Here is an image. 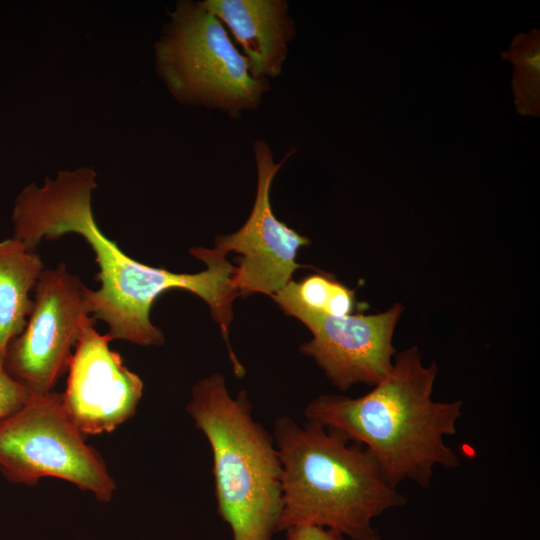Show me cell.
I'll list each match as a JSON object with an SVG mask.
<instances>
[{
    "mask_svg": "<svg viewBox=\"0 0 540 540\" xmlns=\"http://www.w3.org/2000/svg\"><path fill=\"white\" fill-rule=\"evenodd\" d=\"M97 186L89 168L61 171L43 186L30 184L17 196L13 213V237L34 251L43 239L76 233L92 248L99 267L97 290L87 289L92 317L108 326L111 340L141 346L164 343V334L150 319L154 301L170 289L188 290L202 298L219 324L229 346L232 304L239 296L233 283L236 267L219 250L195 247L191 254L207 269L194 273H174L143 264L120 249L98 227L91 206Z\"/></svg>",
    "mask_w": 540,
    "mask_h": 540,
    "instance_id": "6da1fadb",
    "label": "cell"
},
{
    "mask_svg": "<svg viewBox=\"0 0 540 540\" xmlns=\"http://www.w3.org/2000/svg\"><path fill=\"white\" fill-rule=\"evenodd\" d=\"M436 375V364L424 366L412 347L396 355L390 372L367 394L320 395L304 415L369 450L393 487L410 480L428 488L437 466L460 465L445 437L456 434L462 402L432 399Z\"/></svg>",
    "mask_w": 540,
    "mask_h": 540,
    "instance_id": "7a4b0ae2",
    "label": "cell"
},
{
    "mask_svg": "<svg viewBox=\"0 0 540 540\" xmlns=\"http://www.w3.org/2000/svg\"><path fill=\"white\" fill-rule=\"evenodd\" d=\"M273 439L282 465L277 532L313 524L352 540H380L372 520L406 502L369 450L316 422L301 426L281 416Z\"/></svg>",
    "mask_w": 540,
    "mask_h": 540,
    "instance_id": "3957f363",
    "label": "cell"
},
{
    "mask_svg": "<svg viewBox=\"0 0 540 540\" xmlns=\"http://www.w3.org/2000/svg\"><path fill=\"white\" fill-rule=\"evenodd\" d=\"M187 412L209 442L217 512L233 540H272L282 512V465L273 437L232 397L221 374L195 383Z\"/></svg>",
    "mask_w": 540,
    "mask_h": 540,
    "instance_id": "277c9868",
    "label": "cell"
},
{
    "mask_svg": "<svg viewBox=\"0 0 540 540\" xmlns=\"http://www.w3.org/2000/svg\"><path fill=\"white\" fill-rule=\"evenodd\" d=\"M156 68L181 103L230 116L256 109L269 81L254 78L225 26L201 2L180 1L155 44Z\"/></svg>",
    "mask_w": 540,
    "mask_h": 540,
    "instance_id": "5b68a950",
    "label": "cell"
},
{
    "mask_svg": "<svg viewBox=\"0 0 540 540\" xmlns=\"http://www.w3.org/2000/svg\"><path fill=\"white\" fill-rule=\"evenodd\" d=\"M0 471L17 484L62 479L101 502L110 501L116 491L104 460L69 418L62 393L54 391L33 396L0 420Z\"/></svg>",
    "mask_w": 540,
    "mask_h": 540,
    "instance_id": "8992f818",
    "label": "cell"
},
{
    "mask_svg": "<svg viewBox=\"0 0 540 540\" xmlns=\"http://www.w3.org/2000/svg\"><path fill=\"white\" fill-rule=\"evenodd\" d=\"M87 289L64 264L44 269L39 277L26 326L9 344L3 362L32 396L53 391L83 331L95 324Z\"/></svg>",
    "mask_w": 540,
    "mask_h": 540,
    "instance_id": "52a82bcc",
    "label": "cell"
},
{
    "mask_svg": "<svg viewBox=\"0 0 540 540\" xmlns=\"http://www.w3.org/2000/svg\"><path fill=\"white\" fill-rule=\"evenodd\" d=\"M271 297L311 331L312 339L300 351L312 357L340 390L356 383L376 385L392 369V338L402 312L400 304L379 314L335 317L305 306L292 280Z\"/></svg>",
    "mask_w": 540,
    "mask_h": 540,
    "instance_id": "ba28073f",
    "label": "cell"
},
{
    "mask_svg": "<svg viewBox=\"0 0 540 540\" xmlns=\"http://www.w3.org/2000/svg\"><path fill=\"white\" fill-rule=\"evenodd\" d=\"M293 152L291 150L277 163L264 140L254 142L257 190L251 213L238 231L216 239V249L221 253L234 251L241 255L233 278L240 295L272 296L288 284L294 271L301 267L296 262L297 251L310 241L279 221L270 202L274 177Z\"/></svg>",
    "mask_w": 540,
    "mask_h": 540,
    "instance_id": "9c48e42d",
    "label": "cell"
},
{
    "mask_svg": "<svg viewBox=\"0 0 540 540\" xmlns=\"http://www.w3.org/2000/svg\"><path fill=\"white\" fill-rule=\"evenodd\" d=\"M94 324L83 331L68 365L62 402L85 435L109 433L130 419L143 395L141 378L128 369Z\"/></svg>",
    "mask_w": 540,
    "mask_h": 540,
    "instance_id": "30bf717a",
    "label": "cell"
},
{
    "mask_svg": "<svg viewBox=\"0 0 540 540\" xmlns=\"http://www.w3.org/2000/svg\"><path fill=\"white\" fill-rule=\"evenodd\" d=\"M202 6L228 28L251 75L278 77L295 38V23L285 0H204Z\"/></svg>",
    "mask_w": 540,
    "mask_h": 540,
    "instance_id": "8fae6325",
    "label": "cell"
},
{
    "mask_svg": "<svg viewBox=\"0 0 540 540\" xmlns=\"http://www.w3.org/2000/svg\"><path fill=\"white\" fill-rule=\"evenodd\" d=\"M40 256L14 237L0 242V361L24 330L33 300L30 292L44 270Z\"/></svg>",
    "mask_w": 540,
    "mask_h": 540,
    "instance_id": "7c38bea8",
    "label": "cell"
},
{
    "mask_svg": "<svg viewBox=\"0 0 540 540\" xmlns=\"http://www.w3.org/2000/svg\"><path fill=\"white\" fill-rule=\"evenodd\" d=\"M514 65L512 87L517 111L522 115H539L540 37L539 30L518 34L510 50L501 52Z\"/></svg>",
    "mask_w": 540,
    "mask_h": 540,
    "instance_id": "4fadbf2b",
    "label": "cell"
},
{
    "mask_svg": "<svg viewBox=\"0 0 540 540\" xmlns=\"http://www.w3.org/2000/svg\"><path fill=\"white\" fill-rule=\"evenodd\" d=\"M336 280L328 275L314 274L300 283L293 281L298 299L308 308L324 312Z\"/></svg>",
    "mask_w": 540,
    "mask_h": 540,
    "instance_id": "5bb4252c",
    "label": "cell"
},
{
    "mask_svg": "<svg viewBox=\"0 0 540 540\" xmlns=\"http://www.w3.org/2000/svg\"><path fill=\"white\" fill-rule=\"evenodd\" d=\"M33 396L12 378L0 361V420L22 408Z\"/></svg>",
    "mask_w": 540,
    "mask_h": 540,
    "instance_id": "9a60e30c",
    "label": "cell"
},
{
    "mask_svg": "<svg viewBox=\"0 0 540 540\" xmlns=\"http://www.w3.org/2000/svg\"><path fill=\"white\" fill-rule=\"evenodd\" d=\"M355 299L354 292L339 282H335L324 313L335 317L351 315Z\"/></svg>",
    "mask_w": 540,
    "mask_h": 540,
    "instance_id": "2e32d148",
    "label": "cell"
},
{
    "mask_svg": "<svg viewBox=\"0 0 540 540\" xmlns=\"http://www.w3.org/2000/svg\"><path fill=\"white\" fill-rule=\"evenodd\" d=\"M285 531V540H345L340 532L313 524L295 525Z\"/></svg>",
    "mask_w": 540,
    "mask_h": 540,
    "instance_id": "e0dca14e",
    "label": "cell"
}]
</instances>
